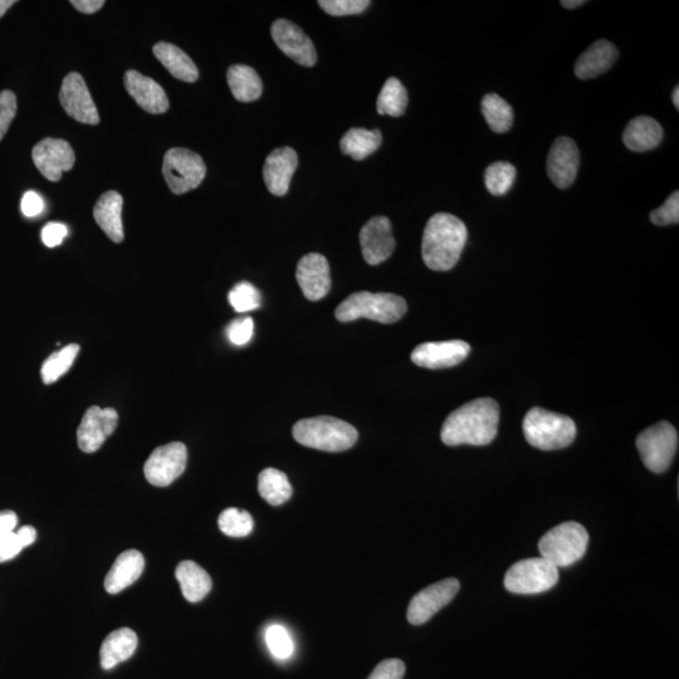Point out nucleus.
Returning <instances> with one entry per match:
<instances>
[{
  "label": "nucleus",
  "instance_id": "nucleus-13",
  "mask_svg": "<svg viewBox=\"0 0 679 679\" xmlns=\"http://www.w3.org/2000/svg\"><path fill=\"white\" fill-rule=\"evenodd\" d=\"M32 159L43 177L50 182H58L63 172L73 168L76 155L66 140L48 138L34 146Z\"/></svg>",
  "mask_w": 679,
  "mask_h": 679
},
{
  "label": "nucleus",
  "instance_id": "nucleus-34",
  "mask_svg": "<svg viewBox=\"0 0 679 679\" xmlns=\"http://www.w3.org/2000/svg\"><path fill=\"white\" fill-rule=\"evenodd\" d=\"M80 351V346L71 344L65 348L53 353L42 365V379L45 384L56 383L62 375H65L71 369L73 363Z\"/></svg>",
  "mask_w": 679,
  "mask_h": 679
},
{
  "label": "nucleus",
  "instance_id": "nucleus-25",
  "mask_svg": "<svg viewBox=\"0 0 679 679\" xmlns=\"http://www.w3.org/2000/svg\"><path fill=\"white\" fill-rule=\"evenodd\" d=\"M662 139L661 124L649 116H639L630 121L623 134L625 146L635 153L656 149L662 143Z\"/></svg>",
  "mask_w": 679,
  "mask_h": 679
},
{
  "label": "nucleus",
  "instance_id": "nucleus-11",
  "mask_svg": "<svg viewBox=\"0 0 679 679\" xmlns=\"http://www.w3.org/2000/svg\"><path fill=\"white\" fill-rule=\"evenodd\" d=\"M461 584L457 579H446L419 591L410 600L407 618L413 625L427 623L434 614L446 607L456 597Z\"/></svg>",
  "mask_w": 679,
  "mask_h": 679
},
{
  "label": "nucleus",
  "instance_id": "nucleus-28",
  "mask_svg": "<svg viewBox=\"0 0 679 679\" xmlns=\"http://www.w3.org/2000/svg\"><path fill=\"white\" fill-rule=\"evenodd\" d=\"M184 598L190 603H198L212 590V579L202 566L194 561H182L175 570Z\"/></svg>",
  "mask_w": 679,
  "mask_h": 679
},
{
  "label": "nucleus",
  "instance_id": "nucleus-44",
  "mask_svg": "<svg viewBox=\"0 0 679 679\" xmlns=\"http://www.w3.org/2000/svg\"><path fill=\"white\" fill-rule=\"evenodd\" d=\"M23 549L24 546L16 531L2 537L0 539V563H6V561L16 558Z\"/></svg>",
  "mask_w": 679,
  "mask_h": 679
},
{
  "label": "nucleus",
  "instance_id": "nucleus-14",
  "mask_svg": "<svg viewBox=\"0 0 679 679\" xmlns=\"http://www.w3.org/2000/svg\"><path fill=\"white\" fill-rule=\"evenodd\" d=\"M271 34L277 47L291 60L305 67L316 65L317 52L314 43L295 23L278 19L272 24Z\"/></svg>",
  "mask_w": 679,
  "mask_h": 679
},
{
  "label": "nucleus",
  "instance_id": "nucleus-3",
  "mask_svg": "<svg viewBox=\"0 0 679 679\" xmlns=\"http://www.w3.org/2000/svg\"><path fill=\"white\" fill-rule=\"evenodd\" d=\"M292 434L302 446L330 453L348 451L359 437L355 427L334 417L302 419L293 426Z\"/></svg>",
  "mask_w": 679,
  "mask_h": 679
},
{
  "label": "nucleus",
  "instance_id": "nucleus-41",
  "mask_svg": "<svg viewBox=\"0 0 679 679\" xmlns=\"http://www.w3.org/2000/svg\"><path fill=\"white\" fill-rule=\"evenodd\" d=\"M17 115V97L12 91L0 92V141Z\"/></svg>",
  "mask_w": 679,
  "mask_h": 679
},
{
  "label": "nucleus",
  "instance_id": "nucleus-35",
  "mask_svg": "<svg viewBox=\"0 0 679 679\" xmlns=\"http://www.w3.org/2000/svg\"><path fill=\"white\" fill-rule=\"evenodd\" d=\"M516 179V168L506 161H497L486 169L485 184L488 192L501 197L510 192Z\"/></svg>",
  "mask_w": 679,
  "mask_h": 679
},
{
  "label": "nucleus",
  "instance_id": "nucleus-2",
  "mask_svg": "<svg viewBox=\"0 0 679 679\" xmlns=\"http://www.w3.org/2000/svg\"><path fill=\"white\" fill-rule=\"evenodd\" d=\"M466 224L452 214L438 213L429 219L423 233V261L432 271H449L457 265L466 246Z\"/></svg>",
  "mask_w": 679,
  "mask_h": 679
},
{
  "label": "nucleus",
  "instance_id": "nucleus-37",
  "mask_svg": "<svg viewBox=\"0 0 679 679\" xmlns=\"http://www.w3.org/2000/svg\"><path fill=\"white\" fill-rule=\"evenodd\" d=\"M228 300L234 311L244 314L261 306V293L252 283L241 282L229 292Z\"/></svg>",
  "mask_w": 679,
  "mask_h": 679
},
{
  "label": "nucleus",
  "instance_id": "nucleus-19",
  "mask_svg": "<svg viewBox=\"0 0 679 679\" xmlns=\"http://www.w3.org/2000/svg\"><path fill=\"white\" fill-rule=\"evenodd\" d=\"M296 280L307 300L324 299L331 290L329 262L322 254H306L297 265Z\"/></svg>",
  "mask_w": 679,
  "mask_h": 679
},
{
  "label": "nucleus",
  "instance_id": "nucleus-30",
  "mask_svg": "<svg viewBox=\"0 0 679 679\" xmlns=\"http://www.w3.org/2000/svg\"><path fill=\"white\" fill-rule=\"evenodd\" d=\"M383 143L380 130L350 129L340 141L341 151L354 160H364L374 154Z\"/></svg>",
  "mask_w": 679,
  "mask_h": 679
},
{
  "label": "nucleus",
  "instance_id": "nucleus-9",
  "mask_svg": "<svg viewBox=\"0 0 679 679\" xmlns=\"http://www.w3.org/2000/svg\"><path fill=\"white\" fill-rule=\"evenodd\" d=\"M559 581V569L542 558L521 560L508 569L505 586L514 594H540L553 589Z\"/></svg>",
  "mask_w": 679,
  "mask_h": 679
},
{
  "label": "nucleus",
  "instance_id": "nucleus-36",
  "mask_svg": "<svg viewBox=\"0 0 679 679\" xmlns=\"http://www.w3.org/2000/svg\"><path fill=\"white\" fill-rule=\"evenodd\" d=\"M253 519L247 511L239 508H227L219 516L218 526L224 535L231 537H246L253 530Z\"/></svg>",
  "mask_w": 679,
  "mask_h": 679
},
{
  "label": "nucleus",
  "instance_id": "nucleus-29",
  "mask_svg": "<svg viewBox=\"0 0 679 679\" xmlns=\"http://www.w3.org/2000/svg\"><path fill=\"white\" fill-rule=\"evenodd\" d=\"M229 89L239 102H252L260 99L263 91L261 77L252 67L234 65L227 72Z\"/></svg>",
  "mask_w": 679,
  "mask_h": 679
},
{
  "label": "nucleus",
  "instance_id": "nucleus-12",
  "mask_svg": "<svg viewBox=\"0 0 679 679\" xmlns=\"http://www.w3.org/2000/svg\"><path fill=\"white\" fill-rule=\"evenodd\" d=\"M63 110L81 124L97 125L100 122L99 111L80 73L72 72L65 77L60 91Z\"/></svg>",
  "mask_w": 679,
  "mask_h": 679
},
{
  "label": "nucleus",
  "instance_id": "nucleus-21",
  "mask_svg": "<svg viewBox=\"0 0 679 679\" xmlns=\"http://www.w3.org/2000/svg\"><path fill=\"white\" fill-rule=\"evenodd\" d=\"M125 87L141 109L151 115L165 114L169 110V100L163 87L153 78L130 70L125 73Z\"/></svg>",
  "mask_w": 679,
  "mask_h": 679
},
{
  "label": "nucleus",
  "instance_id": "nucleus-6",
  "mask_svg": "<svg viewBox=\"0 0 679 679\" xmlns=\"http://www.w3.org/2000/svg\"><path fill=\"white\" fill-rule=\"evenodd\" d=\"M589 534L578 522H564L541 537L539 550L541 558L556 568H568L586 553Z\"/></svg>",
  "mask_w": 679,
  "mask_h": 679
},
{
  "label": "nucleus",
  "instance_id": "nucleus-10",
  "mask_svg": "<svg viewBox=\"0 0 679 679\" xmlns=\"http://www.w3.org/2000/svg\"><path fill=\"white\" fill-rule=\"evenodd\" d=\"M188 451L185 444L173 442L156 448L145 462L144 475L151 485L166 487L183 475L187 467Z\"/></svg>",
  "mask_w": 679,
  "mask_h": 679
},
{
  "label": "nucleus",
  "instance_id": "nucleus-52",
  "mask_svg": "<svg viewBox=\"0 0 679 679\" xmlns=\"http://www.w3.org/2000/svg\"><path fill=\"white\" fill-rule=\"evenodd\" d=\"M672 101L676 109L679 110V87H676L673 91Z\"/></svg>",
  "mask_w": 679,
  "mask_h": 679
},
{
  "label": "nucleus",
  "instance_id": "nucleus-47",
  "mask_svg": "<svg viewBox=\"0 0 679 679\" xmlns=\"http://www.w3.org/2000/svg\"><path fill=\"white\" fill-rule=\"evenodd\" d=\"M18 525V517L13 511L0 512V539L12 534Z\"/></svg>",
  "mask_w": 679,
  "mask_h": 679
},
{
  "label": "nucleus",
  "instance_id": "nucleus-1",
  "mask_svg": "<svg viewBox=\"0 0 679 679\" xmlns=\"http://www.w3.org/2000/svg\"><path fill=\"white\" fill-rule=\"evenodd\" d=\"M500 423V405L491 398H480L462 405L448 415L441 432L442 442L456 447L462 444L487 446L493 442Z\"/></svg>",
  "mask_w": 679,
  "mask_h": 679
},
{
  "label": "nucleus",
  "instance_id": "nucleus-8",
  "mask_svg": "<svg viewBox=\"0 0 679 679\" xmlns=\"http://www.w3.org/2000/svg\"><path fill=\"white\" fill-rule=\"evenodd\" d=\"M163 175L170 190L182 195L202 184L207 175V166L202 156L194 151L174 148L164 155Z\"/></svg>",
  "mask_w": 679,
  "mask_h": 679
},
{
  "label": "nucleus",
  "instance_id": "nucleus-4",
  "mask_svg": "<svg viewBox=\"0 0 679 679\" xmlns=\"http://www.w3.org/2000/svg\"><path fill=\"white\" fill-rule=\"evenodd\" d=\"M407 310V302L394 293L361 291L353 293L341 302L337 306L335 316L340 322H351L366 317L381 324H394L407 314Z\"/></svg>",
  "mask_w": 679,
  "mask_h": 679
},
{
  "label": "nucleus",
  "instance_id": "nucleus-23",
  "mask_svg": "<svg viewBox=\"0 0 679 679\" xmlns=\"http://www.w3.org/2000/svg\"><path fill=\"white\" fill-rule=\"evenodd\" d=\"M618 58L617 47L609 41L593 43L575 63V75L580 80H591L614 66Z\"/></svg>",
  "mask_w": 679,
  "mask_h": 679
},
{
  "label": "nucleus",
  "instance_id": "nucleus-33",
  "mask_svg": "<svg viewBox=\"0 0 679 679\" xmlns=\"http://www.w3.org/2000/svg\"><path fill=\"white\" fill-rule=\"evenodd\" d=\"M408 106V92L398 78L390 77L380 91L376 110L380 115L400 117Z\"/></svg>",
  "mask_w": 679,
  "mask_h": 679
},
{
  "label": "nucleus",
  "instance_id": "nucleus-45",
  "mask_svg": "<svg viewBox=\"0 0 679 679\" xmlns=\"http://www.w3.org/2000/svg\"><path fill=\"white\" fill-rule=\"evenodd\" d=\"M67 227L61 223H48L42 231V241L47 247L55 248L60 246L63 239L67 236Z\"/></svg>",
  "mask_w": 679,
  "mask_h": 679
},
{
  "label": "nucleus",
  "instance_id": "nucleus-43",
  "mask_svg": "<svg viewBox=\"0 0 679 679\" xmlns=\"http://www.w3.org/2000/svg\"><path fill=\"white\" fill-rule=\"evenodd\" d=\"M405 664L400 659H385L380 662L368 679H403Z\"/></svg>",
  "mask_w": 679,
  "mask_h": 679
},
{
  "label": "nucleus",
  "instance_id": "nucleus-20",
  "mask_svg": "<svg viewBox=\"0 0 679 679\" xmlns=\"http://www.w3.org/2000/svg\"><path fill=\"white\" fill-rule=\"evenodd\" d=\"M299 158L292 148H280L273 150L267 156L263 166V179H265L268 192L276 197H283L290 190V184L295 174Z\"/></svg>",
  "mask_w": 679,
  "mask_h": 679
},
{
  "label": "nucleus",
  "instance_id": "nucleus-26",
  "mask_svg": "<svg viewBox=\"0 0 679 679\" xmlns=\"http://www.w3.org/2000/svg\"><path fill=\"white\" fill-rule=\"evenodd\" d=\"M138 648V635L130 628H121L107 635L102 643L100 658L102 668L109 671L117 664L134 656Z\"/></svg>",
  "mask_w": 679,
  "mask_h": 679
},
{
  "label": "nucleus",
  "instance_id": "nucleus-24",
  "mask_svg": "<svg viewBox=\"0 0 679 679\" xmlns=\"http://www.w3.org/2000/svg\"><path fill=\"white\" fill-rule=\"evenodd\" d=\"M122 199L121 194L110 190L101 195L94 208V218L102 231L112 242L124 241V226H122Z\"/></svg>",
  "mask_w": 679,
  "mask_h": 679
},
{
  "label": "nucleus",
  "instance_id": "nucleus-51",
  "mask_svg": "<svg viewBox=\"0 0 679 679\" xmlns=\"http://www.w3.org/2000/svg\"><path fill=\"white\" fill-rule=\"evenodd\" d=\"M586 2H583V0H565V2H561L563 4V7L568 8V9H574L578 8L580 6H583Z\"/></svg>",
  "mask_w": 679,
  "mask_h": 679
},
{
  "label": "nucleus",
  "instance_id": "nucleus-40",
  "mask_svg": "<svg viewBox=\"0 0 679 679\" xmlns=\"http://www.w3.org/2000/svg\"><path fill=\"white\" fill-rule=\"evenodd\" d=\"M651 222L664 227L679 222V193L674 192L667 202L651 213Z\"/></svg>",
  "mask_w": 679,
  "mask_h": 679
},
{
  "label": "nucleus",
  "instance_id": "nucleus-49",
  "mask_svg": "<svg viewBox=\"0 0 679 679\" xmlns=\"http://www.w3.org/2000/svg\"><path fill=\"white\" fill-rule=\"evenodd\" d=\"M16 532L24 547L31 546L37 539V531L32 526H23Z\"/></svg>",
  "mask_w": 679,
  "mask_h": 679
},
{
  "label": "nucleus",
  "instance_id": "nucleus-42",
  "mask_svg": "<svg viewBox=\"0 0 679 679\" xmlns=\"http://www.w3.org/2000/svg\"><path fill=\"white\" fill-rule=\"evenodd\" d=\"M253 329L254 324L251 317H242V319L234 320L227 327L228 339L233 345H246L252 339Z\"/></svg>",
  "mask_w": 679,
  "mask_h": 679
},
{
  "label": "nucleus",
  "instance_id": "nucleus-39",
  "mask_svg": "<svg viewBox=\"0 0 679 679\" xmlns=\"http://www.w3.org/2000/svg\"><path fill=\"white\" fill-rule=\"evenodd\" d=\"M319 6L332 17L361 14L370 6L369 0H321Z\"/></svg>",
  "mask_w": 679,
  "mask_h": 679
},
{
  "label": "nucleus",
  "instance_id": "nucleus-17",
  "mask_svg": "<svg viewBox=\"0 0 679 679\" xmlns=\"http://www.w3.org/2000/svg\"><path fill=\"white\" fill-rule=\"evenodd\" d=\"M471 353V345L463 340L441 341L417 346L412 361L420 368L446 369L461 364Z\"/></svg>",
  "mask_w": 679,
  "mask_h": 679
},
{
  "label": "nucleus",
  "instance_id": "nucleus-15",
  "mask_svg": "<svg viewBox=\"0 0 679 679\" xmlns=\"http://www.w3.org/2000/svg\"><path fill=\"white\" fill-rule=\"evenodd\" d=\"M117 422L119 414L115 409L100 407L87 409L77 431L78 447L85 453L99 451L106 439L115 432Z\"/></svg>",
  "mask_w": 679,
  "mask_h": 679
},
{
  "label": "nucleus",
  "instance_id": "nucleus-7",
  "mask_svg": "<svg viewBox=\"0 0 679 679\" xmlns=\"http://www.w3.org/2000/svg\"><path fill=\"white\" fill-rule=\"evenodd\" d=\"M637 448L644 466L654 473H663L671 467L678 449L677 429L668 422H659L639 434Z\"/></svg>",
  "mask_w": 679,
  "mask_h": 679
},
{
  "label": "nucleus",
  "instance_id": "nucleus-50",
  "mask_svg": "<svg viewBox=\"0 0 679 679\" xmlns=\"http://www.w3.org/2000/svg\"><path fill=\"white\" fill-rule=\"evenodd\" d=\"M14 4H16L14 0H0V18H2Z\"/></svg>",
  "mask_w": 679,
  "mask_h": 679
},
{
  "label": "nucleus",
  "instance_id": "nucleus-18",
  "mask_svg": "<svg viewBox=\"0 0 679 679\" xmlns=\"http://www.w3.org/2000/svg\"><path fill=\"white\" fill-rule=\"evenodd\" d=\"M580 153L574 140L561 136L551 146L547 158V174L556 187L568 189L574 184L578 175Z\"/></svg>",
  "mask_w": 679,
  "mask_h": 679
},
{
  "label": "nucleus",
  "instance_id": "nucleus-32",
  "mask_svg": "<svg viewBox=\"0 0 679 679\" xmlns=\"http://www.w3.org/2000/svg\"><path fill=\"white\" fill-rule=\"evenodd\" d=\"M482 114L490 129L496 134L507 133L514 124V110L506 100L496 94L483 97Z\"/></svg>",
  "mask_w": 679,
  "mask_h": 679
},
{
  "label": "nucleus",
  "instance_id": "nucleus-38",
  "mask_svg": "<svg viewBox=\"0 0 679 679\" xmlns=\"http://www.w3.org/2000/svg\"><path fill=\"white\" fill-rule=\"evenodd\" d=\"M266 642L273 656L278 659H287L292 656L293 642L290 633L282 625H271L267 629Z\"/></svg>",
  "mask_w": 679,
  "mask_h": 679
},
{
  "label": "nucleus",
  "instance_id": "nucleus-48",
  "mask_svg": "<svg viewBox=\"0 0 679 679\" xmlns=\"http://www.w3.org/2000/svg\"><path fill=\"white\" fill-rule=\"evenodd\" d=\"M71 4L77 11L85 14H94L105 6L104 0H72Z\"/></svg>",
  "mask_w": 679,
  "mask_h": 679
},
{
  "label": "nucleus",
  "instance_id": "nucleus-5",
  "mask_svg": "<svg viewBox=\"0 0 679 679\" xmlns=\"http://www.w3.org/2000/svg\"><path fill=\"white\" fill-rule=\"evenodd\" d=\"M526 441L541 451H556L569 447L575 441L576 424L563 414L532 408L524 419Z\"/></svg>",
  "mask_w": 679,
  "mask_h": 679
},
{
  "label": "nucleus",
  "instance_id": "nucleus-27",
  "mask_svg": "<svg viewBox=\"0 0 679 679\" xmlns=\"http://www.w3.org/2000/svg\"><path fill=\"white\" fill-rule=\"evenodd\" d=\"M153 52L166 70L175 78L184 82H195L199 78V71L192 58L172 43L160 42L155 45Z\"/></svg>",
  "mask_w": 679,
  "mask_h": 679
},
{
  "label": "nucleus",
  "instance_id": "nucleus-16",
  "mask_svg": "<svg viewBox=\"0 0 679 679\" xmlns=\"http://www.w3.org/2000/svg\"><path fill=\"white\" fill-rule=\"evenodd\" d=\"M364 260L370 266H378L392 256L395 248L392 223L387 217L371 218L359 234Z\"/></svg>",
  "mask_w": 679,
  "mask_h": 679
},
{
  "label": "nucleus",
  "instance_id": "nucleus-46",
  "mask_svg": "<svg viewBox=\"0 0 679 679\" xmlns=\"http://www.w3.org/2000/svg\"><path fill=\"white\" fill-rule=\"evenodd\" d=\"M21 207L24 216L33 218L45 210V202L36 192H27L23 195Z\"/></svg>",
  "mask_w": 679,
  "mask_h": 679
},
{
  "label": "nucleus",
  "instance_id": "nucleus-22",
  "mask_svg": "<svg viewBox=\"0 0 679 679\" xmlns=\"http://www.w3.org/2000/svg\"><path fill=\"white\" fill-rule=\"evenodd\" d=\"M145 559L138 550H127L115 560L105 578L107 593L117 594L129 588L143 574Z\"/></svg>",
  "mask_w": 679,
  "mask_h": 679
},
{
  "label": "nucleus",
  "instance_id": "nucleus-31",
  "mask_svg": "<svg viewBox=\"0 0 679 679\" xmlns=\"http://www.w3.org/2000/svg\"><path fill=\"white\" fill-rule=\"evenodd\" d=\"M258 492L272 506H280L290 500L292 486L288 477L276 468H266L258 476Z\"/></svg>",
  "mask_w": 679,
  "mask_h": 679
}]
</instances>
